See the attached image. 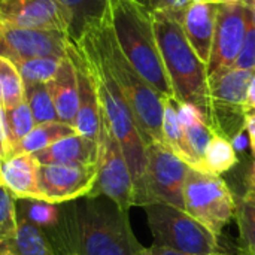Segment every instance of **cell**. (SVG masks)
Returning <instances> with one entry per match:
<instances>
[{
  "label": "cell",
  "instance_id": "cell-1",
  "mask_svg": "<svg viewBox=\"0 0 255 255\" xmlns=\"http://www.w3.org/2000/svg\"><path fill=\"white\" fill-rule=\"evenodd\" d=\"M57 223L45 233L57 255H137L128 211L105 196H85L58 205Z\"/></svg>",
  "mask_w": 255,
  "mask_h": 255
},
{
  "label": "cell",
  "instance_id": "cell-2",
  "mask_svg": "<svg viewBox=\"0 0 255 255\" xmlns=\"http://www.w3.org/2000/svg\"><path fill=\"white\" fill-rule=\"evenodd\" d=\"M73 43L82 54L93 82L96 85L102 117L108 124L109 130L112 131L114 137L117 139L128 164L134 185V206L145 208L152 203L146 187L148 145L136 126L134 117L130 111L126 97L123 96L120 87L109 73L90 34L84 31L79 39L73 40Z\"/></svg>",
  "mask_w": 255,
  "mask_h": 255
},
{
  "label": "cell",
  "instance_id": "cell-3",
  "mask_svg": "<svg viewBox=\"0 0 255 255\" xmlns=\"http://www.w3.org/2000/svg\"><path fill=\"white\" fill-rule=\"evenodd\" d=\"M109 3V1H108ZM90 34L109 73L126 97L136 126L146 145L163 143V97L140 76L121 51L112 30L109 9L87 25ZM82 31V33H84Z\"/></svg>",
  "mask_w": 255,
  "mask_h": 255
},
{
  "label": "cell",
  "instance_id": "cell-4",
  "mask_svg": "<svg viewBox=\"0 0 255 255\" xmlns=\"http://www.w3.org/2000/svg\"><path fill=\"white\" fill-rule=\"evenodd\" d=\"M108 9L124 55L161 97L173 99L154 30V10L139 0H109Z\"/></svg>",
  "mask_w": 255,
  "mask_h": 255
},
{
  "label": "cell",
  "instance_id": "cell-5",
  "mask_svg": "<svg viewBox=\"0 0 255 255\" xmlns=\"http://www.w3.org/2000/svg\"><path fill=\"white\" fill-rule=\"evenodd\" d=\"M154 30L173 91V100L197 106L208 115V66L191 48L182 24L172 15L155 9Z\"/></svg>",
  "mask_w": 255,
  "mask_h": 255
},
{
  "label": "cell",
  "instance_id": "cell-6",
  "mask_svg": "<svg viewBox=\"0 0 255 255\" xmlns=\"http://www.w3.org/2000/svg\"><path fill=\"white\" fill-rule=\"evenodd\" d=\"M143 211L155 245L188 255L221 253L218 236L184 209L167 203H152Z\"/></svg>",
  "mask_w": 255,
  "mask_h": 255
},
{
  "label": "cell",
  "instance_id": "cell-7",
  "mask_svg": "<svg viewBox=\"0 0 255 255\" xmlns=\"http://www.w3.org/2000/svg\"><path fill=\"white\" fill-rule=\"evenodd\" d=\"M254 70L230 69L208 79L206 120L215 134L229 140L245 131L248 108V88Z\"/></svg>",
  "mask_w": 255,
  "mask_h": 255
},
{
  "label": "cell",
  "instance_id": "cell-8",
  "mask_svg": "<svg viewBox=\"0 0 255 255\" xmlns=\"http://www.w3.org/2000/svg\"><path fill=\"white\" fill-rule=\"evenodd\" d=\"M184 211L220 238L235 218L236 196L221 176L188 169L184 184Z\"/></svg>",
  "mask_w": 255,
  "mask_h": 255
},
{
  "label": "cell",
  "instance_id": "cell-9",
  "mask_svg": "<svg viewBox=\"0 0 255 255\" xmlns=\"http://www.w3.org/2000/svg\"><path fill=\"white\" fill-rule=\"evenodd\" d=\"M88 196H105L123 211H130L134 206V185L128 164L103 117L99 137L97 178Z\"/></svg>",
  "mask_w": 255,
  "mask_h": 255
},
{
  "label": "cell",
  "instance_id": "cell-10",
  "mask_svg": "<svg viewBox=\"0 0 255 255\" xmlns=\"http://www.w3.org/2000/svg\"><path fill=\"white\" fill-rule=\"evenodd\" d=\"M188 169L166 145H148L146 187L151 202L167 203L184 209V184Z\"/></svg>",
  "mask_w": 255,
  "mask_h": 255
},
{
  "label": "cell",
  "instance_id": "cell-11",
  "mask_svg": "<svg viewBox=\"0 0 255 255\" xmlns=\"http://www.w3.org/2000/svg\"><path fill=\"white\" fill-rule=\"evenodd\" d=\"M70 37L66 31L0 25V55L10 61L39 57H67Z\"/></svg>",
  "mask_w": 255,
  "mask_h": 255
},
{
  "label": "cell",
  "instance_id": "cell-12",
  "mask_svg": "<svg viewBox=\"0 0 255 255\" xmlns=\"http://www.w3.org/2000/svg\"><path fill=\"white\" fill-rule=\"evenodd\" d=\"M248 9V6L239 3L218 4L212 51L208 61V79L233 69L244 45Z\"/></svg>",
  "mask_w": 255,
  "mask_h": 255
},
{
  "label": "cell",
  "instance_id": "cell-13",
  "mask_svg": "<svg viewBox=\"0 0 255 255\" xmlns=\"http://www.w3.org/2000/svg\"><path fill=\"white\" fill-rule=\"evenodd\" d=\"M37 176L42 199L61 205L85 197L93 191L97 164H39Z\"/></svg>",
  "mask_w": 255,
  "mask_h": 255
},
{
  "label": "cell",
  "instance_id": "cell-14",
  "mask_svg": "<svg viewBox=\"0 0 255 255\" xmlns=\"http://www.w3.org/2000/svg\"><path fill=\"white\" fill-rule=\"evenodd\" d=\"M0 25L60 30L69 34L66 12L57 0H0Z\"/></svg>",
  "mask_w": 255,
  "mask_h": 255
},
{
  "label": "cell",
  "instance_id": "cell-15",
  "mask_svg": "<svg viewBox=\"0 0 255 255\" xmlns=\"http://www.w3.org/2000/svg\"><path fill=\"white\" fill-rule=\"evenodd\" d=\"M67 57L75 64L76 76H78L79 105L75 120V130L78 134L99 142L100 128H102V109L99 103V96L93 78L90 75V70L87 67V63L72 39L67 48Z\"/></svg>",
  "mask_w": 255,
  "mask_h": 255
},
{
  "label": "cell",
  "instance_id": "cell-16",
  "mask_svg": "<svg viewBox=\"0 0 255 255\" xmlns=\"http://www.w3.org/2000/svg\"><path fill=\"white\" fill-rule=\"evenodd\" d=\"M217 13H218L217 3L194 0L187 9L184 19L181 22L191 48L196 51L199 58L206 66L212 51Z\"/></svg>",
  "mask_w": 255,
  "mask_h": 255
},
{
  "label": "cell",
  "instance_id": "cell-17",
  "mask_svg": "<svg viewBox=\"0 0 255 255\" xmlns=\"http://www.w3.org/2000/svg\"><path fill=\"white\" fill-rule=\"evenodd\" d=\"M39 163L31 154H15L0 161V182L15 200L42 199L39 188Z\"/></svg>",
  "mask_w": 255,
  "mask_h": 255
},
{
  "label": "cell",
  "instance_id": "cell-18",
  "mask_svg": "<svg viewBox=\"0 0 255 255\" xmlns=\"http://www.w3.org/2000/svg\"><path fill=\"white\" fill-rule=\"evenodd\" d=\"M33 157L39 164H97L99 142L76 133L33 154Z\"/></svg>",
  "mask_w": 255,
  "mask_h": 255
},
{
  "label": "cell",
  "instance_id": "cell-19",
  "mask_svg": "<svg viewBox=\"0 0 255 255\" xmlns=\"http://www.w3.org/2000/svg\"><path fill=\"white\" fill-rule=\"evenodd\" d=\"M175 103H176L178 118L182 126L187 145L196 163L194 170L209 173L205 166V152L212 137L215 136V131L209 126L205 114L197 106L190 103H181V102H175Z\"/></svg>",
  "mask_w": 255,
  "mask_h": 255
},
{
  "label": "cell",
  "instance_id": "cell-20",
  "mask_svg": "<svg viewBox=\"0 0 255 255\" xmlns=\"http://www.w3.org/2000/svg\"><path fill=\"white\" fill-rule=\"evenodd\" d=\"M48 88L57 111L58 121L75 127L79 105V91L76 69L69 57L63 60L58 72L48 82Z\"/></svg>",
  "mask_w": 255,
  "mask_h": 255
},
{
  "label": "cell",
  "instance_id": "cell-21",
  "mask_svg": "<svg viewBox=\"0 0 255 255\" xmlns=\"http://www.w3.org/2000/svg\"><path fill=\"white\" fill-rule=\"evenodd\" d=\"M0 255H57L43 229L18 220L16 232L0 244Z\"/></svg>",
  "mask_w": 255,
  "mask_h": 255
},
{
  "label": "cell",
  "instance_id": "cell-22",
  "mask_svg": "<svg viewBox=\"0 0 255 255\" xmlns=\"http://www.w3.org/2000/svg\"><path fill=\"white\" fill-rule=\"evenodd\" d=\"M76 134L75 127L64 124L61 121H54V123H45V124H36L34 128L12 149L10 155L15 154H36L48 146L54 145L55 142ZM9 155V157H10Z\"/></svg>",
  "mask_w": 255,
  "mask_h": 255
},
{
  "label": "cell",
  "instance_id": "cell-23",
  "mask_svg": "<svg viewBox=\"0 0 255 255\" xmlns=\"http://www.w3.org/2000/svg\"><path fill=\"white\" fill-rule=\"evenodd\" d=\"M163 142L190 169H196V163L193 160L182 126L178 118L176 103L173 99L169 97H163Z\"/></svg>",
  "mask_w": 255,
  "mask_h": 255
},
{
  "label": "cell",
  "instance_id": "cell-24",
  "mask_svg": "<svg viewBox=\"0 0 255 255\" xmlns=\"http://www.w3.org/2000/svg\"><path fill=\"white\" fill-rule=\"evenodd\" d=\"M66 12L69 22V37L72 40L79 39L88 24L99 19L109 0H57Z\"/></svg>",
  "mask_w": 255,
  "mask_h": 255
},
{
  "label": "cell",
  "instance_id": "cell-25",
  "mask_svg": "<svg viewBox=\"0 0 255 255\" xmlns=\"http://www.w3.org/2000/svg\"><path fill=\"white\" fill-rule=\"evenodd\" d=\"M235 220L239 229V254L255 255V190L247 191L236 199Z\"/></svg>",
  "mask_w": 255,
  "mask_h": 255
},
{
  "label": "cell",
  "instance_id": "cell-26",
  "mask_svg": "<svg viewBox=\"0 0 255 255\" xmlns=\"http://www.w3.org/2000/svg\"><path fill=\"white\" fill-rule=\"evenodd\" d=\"M16 220L27 221L40 229L52 227L60 215V206L40 199H19L15 200Z\"/></svg>",
  "mask_w": 255,
  "mask_h": 255
},
{
  "label": "cell",
  "instance_id": "cell-27",
  "mask_svg": "<svg viewBox=\"0 0 255 255\" xmlns=\"http://www.w3.org/2000/svg\"><path fill=\"white\" fill-rule=\"evenodd\" d=\"M239 157L232 142L220 134H215L205 152V166L209 173L221 176L238 166Z\"/></svg>",
  "mask_w": 255,
  "mask_h": 255
},
{
  "label": "cell",
  "instance_id": "cell-28",
  "mask_svg": "<svg viewBox=\"0 0 255 255\" xmlns=\"http://www.w3.org/2000/svg\"><path fill=\"white\" fill-rule=\"evenodd\" d=\"M24 99L36 124L58 121L48 84H24Z\"/></svg>",
  "mask_w": 255,
  "mask_h": 255
},
{
  "label": "cell",
  "instance_id": "cell-29",
  "mask_svg": "<svg viewBox=\"0 0 255 255\" xmlns=\"http://www.w3.org/2000/svg\"><path fill=\"white\" fill-rule=\"evenodd\" d=\"M24 81L9 58L0 55V103L4 109L24 102Z\"/></svg>",
  "mask_w": 255,
  "mask_h": 255
},
{
  "label": "cell",
  "instance_id": "cell-30",
  "mask_svg": "<svg viewBox=\"0 0 255 255\" xmlns=\"http://www.w3.org/2000/svg\"><path fill=\"white\" fill-rule=\"evenodd\" d=\"M66 58V57H64ZM63 57H39L13 61L24 84H48L58 72Z\"/></svg>",
  "mask_w": 255,
  "mask_h": 255
},
{
  "label": "cell",
  "instance_id": "cell-31",
  "mask_svg": "<svg viewBox=\"0 0 255 255\" xmlns=\"http://www.w3.org/2000/svg\"><path fill=\"white\" fill-rule=\"evenodd\" d=\"M6 111V126H7V137L12 149L34 128L36 121L33 118V114L27 105V102H21L19 105L4 109Z\"/></svg>",
  "mask_w": 255,
  "mask_h": 255
},
{
  "label": "cell",
  "instance_id": "cell-32",
  "mask_svg": "<svg viewBox=\"0 0 255 255\" xmlns=\"http://www.w3.org/2000/svg\"><path fill=\"white\" fill-rule=\"evenodd\" d=\"M18 220L15 211V199L0 182V244L16 232Z\"/></svg>",
  "mask_w": 255,
  "mask_h": 255
},
{
  "label": "cell",
  "instance_id": "cell-33",
  "mask_svg": "<svg viewBox=\"0 0 255 255\" xmlns=\"http://www.w3.org/2000/svg\"><path fill=\"white\" fill-rule=\"evenodd\" d=\"M233 69L254 70L255 72V22L251 9L247 12V31L241 52L233 64Z\"/></svg>",
  "mask_w": 255,
  "mask_h": 255
},
{
  "label": "cell",
  "instance_id": "cell-34",
  "mask_svg": "<svg viewBox=\"0 0 255 255\" xmlns=\"http://www.w3.org/2000/svg\"><path fill=\"white\" fill-rule=\"evenodd\" d=\"M193 1L194 0H158L157 9L175 16L179 22H182L184 15Z\"/></svg>",
  "mask_w": 255,
  "mask_h": 255
},
{
  "label": "cell",
  "instance_id": "cell-35",
  "mask_svg": "<svg viewBox=\"0 0 255 255\" xmlns=\"http://www.w3.org/2000/svg\"><path fill=\"white\" fill-rule=\"evenodd\" d=\"M245 130L248 133V139H250V148H251V155L255 160V111H250L247 115V121H245Z\"/></svg>",
  "mask_w": 255,
  "mask_h": 255
},
{
  "label": "cell",
  "instance_id": "cell-36",
  "mask_svg": "<svg viewBox=\"0 0 255 255\" xmlns=\"http://www.w3.org/2000/svg\"><path fill=\"white\" fill-rule=\"evenodd\" d=\"M137 255H188L182 254V253H178V251H173L170 248H164V247H158V245H151V247H143L139 254Z\"/></svg>",
  "mask_w": 255,
  "mask_h": 255
},
{
  "label": "cell",
  "instance_id": "cell-37",
  "mask_svg": "<svg viewBox=\"0 0 255 255\" xmlns=\"http://www.w3.org/2000/svg\"><path fill=\"white\" fill-rule=\"evenodd\" d=\"M230 142H232V145H233V148H235L236 152H244V151L247 149V145H248L250 139H248L244 133H241V134H238L236 137H233Z\"/></svg>",
  "mask_w": 255,
  "mask_h": 255
},
{
  "label": "cell",
  "instance_id": "cell-38",
  "mask_svg": "<svg viewBox=\"0 0 255 255\" xmlns=\"http://www.w3.org/2000/svg\"><path fill=\"white\" fill-rule=\"evenodd\" d=\"M248 108L251 111H255V73L250 82V88H248Z\"/></svg>",
  "mask_w": 255,
  "mask_h": 255
},
{
  "label": "cell",
  "instance_id": "cell-39",
  "mask_svg": "<svg viewBox=\"0 0 255 255\" xmlns=\"http://www.w3.org/2000/svg\"><path fill=\"white\" fill-rule=\"evenodd\" d=\"M247 188L250 190H255V160L253 161V166L247 175Z\"/></svg>",
  "mask_w": 255,
  "mask_h": 255
},
{
  "label": "cell",
  "instance_id": "cell-40",
  "mask_svg": "<svg viewBox=\"0 0 255 255\" xmlns=\"http://www.w3.org/2000/svg\"><path fill=\"white\" fill-rule=\"evenodd\" d=\"M140 3H143L145 6H148L149 9L155 10L157 9V4H158V0H139Z\"/></svg>",
  "mask_w": 255,
  "mask_h": 255
},
{
  "label": "cell",
  "instance_id": "cell-41",
  "mask_svg": "<svg viewBox=\"0 0 255 255\" xmlns=\"http://www.w3.org/2000/svg\"><path fill=\"white\" fill-rule=\"evenodd\" d=\"M250 9H251V13H253V18H254V22H255V0L251 1V6H250Z\"/></svg>",
  "mask_w": 255,
  "mask_h": 255
},
{
  "label": "cell",
  "instance_id": "cell-42",
  "mask_svg": "<svg viewBox=\"0 0 255 255\" xmlns=\"http://www.w3.org/2000/svg\"><path fill=\"white\" fill-rule=\"evenodd\" d=\"M214 255H227V254H224V253H220V254H214Z\"/></svg>",
  "mask_w": 255,
  "mask_h": 255
},
{
  "label": "cell",
  "instance_id": "cell-43",
  "mask_svg": "<svg viewBox=\"0 0 255 255\" xmlns=\"http://www.w3.org/2000/svg\"><path fill=\"white\" fill-rule=\"evenodd\" d=\"M239 255H245V254H239Z\"/></svg>",
  "mask_w": 255,
  "mask_h": 255
}]
</instances>
